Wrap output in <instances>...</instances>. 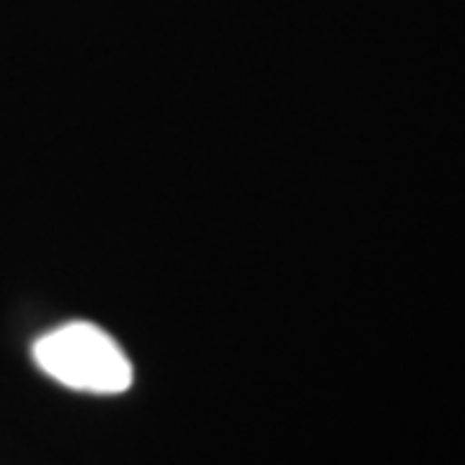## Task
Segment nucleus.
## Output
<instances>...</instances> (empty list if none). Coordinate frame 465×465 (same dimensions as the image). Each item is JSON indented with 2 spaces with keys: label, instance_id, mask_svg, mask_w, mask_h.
<instances>
[{
  "label": "nucleus",
  "instance_id": "nucleus-1",
  "mask_svg": "<svg viewBox=\"0 0 465 465\" xmlns=\"http://www.w3.org/2000/svg\"><path fill=\"white\" fill-rule=\"evenodd\" d=\"M42 372L73 391L114 396L133 385V362L114 336L88 321H73L34 344Z\"/></svg>",
  "mask_w": 465,
  "mask_h": 465
}]
</instances>
